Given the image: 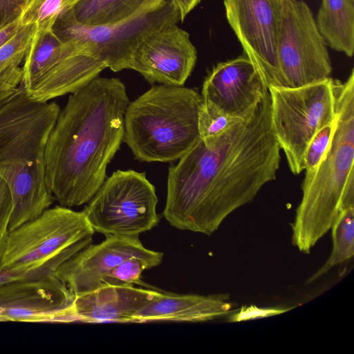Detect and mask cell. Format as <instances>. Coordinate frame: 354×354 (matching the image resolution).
I'll return each mask as SVG.
<instances>
[{
  "mask_svg": "<svg viewBox=\"0 0 354 354\" xmlns=\"http://www.w3.org/2000/svg\"><path fill=\"white\" fill-rule=\"evenodd\" d=\"M68 44L62 41L53 31L42 37L29 49L22 66L20 86L28 92L41 77L50 71L66 55Z\"/></svg>",
  "mask_w": 354,
  "mask_h": 354,
  "instance_id": "19",
  "label": "cell"
},
{
  "mask_svg": "<svg viewBox=\"0 0 354 354\" xmlns=\"http://www.w3.org/2000/svg\"><path fill=\"white\" fill-rule=\"evenodd\" d=\"M271 123L290 170H304V155L310 140L335 120L333 79L299 87H270Z\"/></svg>",
  "mask_w": 354,
  "mask_h": 354,
  "instance_id": "8",
  "label": "cell"
},
{
  "mask_svg": "<svg viewBox=\"0 0 354 354\" xmlns=\"http://www.w3.org/2000/svg\"><path fill=\"white\" fill-rule=\"evenodd\" d=\"M180 21L171 0H149L134 15L108 25L88 26L75 20L72 10L56 21L53 32L114 72L131 69L135 50L149 35Z\"/></svg>",
  "mask_w": 354,
  "mask_h": 354,
  "instance_id": "7",
  "label": "cell"
},
{
  "mask_svg": "<svg viewBox=\"0 0 354 354\" xmlns=\"http://www.w3.org/2000/svg\"><path fill=\"white\" fill-rule=\"evenodd\" d=\"M12 198L6 182L0 178V265L9 234Z\"/></svg>",
  "mask_w": 354,
  "mask_h": 354,
  "instance_id": "27",
  "label": "cell"
},
{
  "mask_svg": "<svg viewBox=\"0 0 354 354\" xmlns=\"http://www.w3.org/2000/svg\"><path fill=\"white\" fill-rule=\"evenodd\" d=\"M129 103L120 79L97 76L60 109L45 153L47 186L60 205L88 203L102 185L124 140Z\"/></svg>",
  "mask_w": 354,
  "mask_h": 354,
  "instance_id": "2",
  "label": "cell"
},
{
  "mask_svg": "<svg viewBox=\"0 0 354 354\" xmlns=\"http://www.w3.org/2000/svg\"><path fill=\"white\" fill-rule=\"evenodd\" d=\"M234 304L226 294L199 295L160 292L136 315V323L201 322L231 313Z\"/></svg>",
  "mask_w": 354,
  "mask_h": 354,
  "instance_id": "17",
  "label": "cell"
},
{
  "mask_svg": "<svg viewBox=\"0 0 354 354\" xmlns=\"http://www.w3.org/2000/svg\"><path fill=\"white\" fill-rule=\"evenodd\" d=\"M80 0H26L18 17L20 26L35 25L29 49L45 35L53 31L58 19L71 10ZM28 49V50H29Z\"/></svg>",
  "mask_w": 354,
  "mask_h": 354,
  "instance_id": "21",
  "label": "cell"
},
{
  "mask_svg": "<svg viewBox=\"0 0 354 354\" xmlns=\"http://www.w3.org/2000/svg\"><path fill=\"white\" fill-rule=\"evenodd\" d=\"M75 295L55 274L0 285V322H71Z\"/></svg>",
  "mask_w": 354,
  "mask_h": 354,
  "instance_id": "13",
  "label": "cell"
},
{
  "mask_svg": "<svg viewBox=\"0 0 354 354\" xmlns=\"http://www.w3.org/2000/svg\"><path fill=\"white\" fill-rule=\"evenodd\" d=\"M26 0H0V28L19 17Z\"/></svg>",
  "mask_w": 354,
  "mask_h": 354,
  "instance_id": "29",
  "label": "cell"
},
{
  "mask_svg": "<svg viewBox=\"0 0 354 354\" xmlns=\"http://www.w3.org/2000/svg\"><path fill=\"white\" fill-rule=\"evenodd\" d=\"M8 96V91L5 88H0V106L6 100Z\"/></svg>",
  "mask_w": 354,
  "mask_h": 354,
  "instance_id": "33",
  "label": "cell"
},
{
  "mask_svg": "<svg viewBox=\"0 0 354 354\" xmlns=\"http://www.w3.org/2000/svg\"><path fill=\"white\" fill-rule=\"evenodd\" d=\"M196 60L197 50L189 33L173 24L154 31L140 42L131 69L151 84L183 86Z\"/></svg>",
  "mask_w": 354,
  "mask_h": 354,
  "instance_id": "14",
  "label": "cell"
},
{
  "mask_svg": "<svg viewBox=\"0 0 354 354\" xmlns=\"http://www.w3.org/2000/svg\"><path fill=\"white\" fill-rule=\"evenodd\" d=\"M60 111L30 99L19 86L0 106V178L12 198L9 232L39 216L54 197L46 179V147Z\"/></svg>",
  "mask_w": 354,
  "mask_h": 354,
  "instance_id": "3",
  "label": "cell"
},
{
  "mask_svg": "<svg viewBox=\"0 0 354 354\" xmlns=\"http://www.w3.org/2000/svg\"><path fill=\"white\" fill-rule=\"evenodd\" d=\"M333 249L324 266L308 279L311 283L333 267L351 259L354 254V207L344 209L333 223Z\"/></svg>",
  "mask_w": 354,
  "mask_h": 354,
  "instance_id": "23",
  "label": "cell"
},
{
  "mask_svg": "<svg viewBox=\"0 0 354 354\" xmlns=\"http://www.w3.org/2000/svg\"><path fill=\"white\" fill-rule=\"evenodd\" d=\"M333 90L335 129L330 143L317 167L305 174L292 225V243L305 254L344 209L354 207V70L344 82L333 79Z\"/></svg>",
  "mask_w": 354,
  "mask_h": 354,
  "instance_id": "4",
  "label": "cell"
},
{
  "mask_svg": "<svg viewBox=\"0 0 354 354\" xmlns=\"http://www.w3.org/2000/svg\"><path fill=\"white\" fill-rule=\"evenodd\" d=\"M268 91L245 55L218 62L205 79L201 97L224 114L245 117Z\"/></svg>",
  "mask_w": 354,
  "mask_h": 354,
  "instance_id": "15",
  "label": "cell"
},
{
  "mask_svg": "<svg viewBox=\"0 0 354 354\" xmlns=\"http://www.w3.org/2000/svg\"><path fill=\"white\" fill-rule=\"evenodd\" d=\"M268 91L209 146L200 139L168 171L163 216L181 230L212 234L277 178L281 160Z\"/></svg>",
  "mask_w": 354,
  "mask_h": 354,
  "instance_id": "1",
  "label": "cell"
},
{
  "mask_svg": "<svg viewBox=\"0 0 354 354\" xmlns=\"http://www.w3.org/2000/svg\"><path fill=\"white\" fill-rule=\"evenodd\" d=\"M35 31V25L20 26L17 33L0 48V88H17L22 80V66Z\"/></svg>",
  "mask_w": 354,
  "mask_h": 354,
  "instance_id": "22",
  "label": "cell"
},
{
  "mask_svg": "<svg viewBox=\"0 0 354 354\" xmlns=\"http://www.w3.org/2000/svg\"><path fill=\"white\" fill-rule=\"evenodd\" d=\"M202 102L194 88L153 86L129 103L123 141L140 161L180 159L200 140L198 119Z\"/></svg>",
  "mask_w": 354,
  "mask_h": 354,
  "instance_id": "5",
  "label": "cell"
},
{
  "mask_svg": "<svg viewBox=\"0 0 354 354\" xmlns=\"http://www.w3.org/2000/svg\"><path fill=\"white\" fill-rule=\"evenodd\" d=\"M315 21L327 46L353 56L354 0H322Z\"/></svg>",
  "mask_w": 354,
  "mask_h": 354,
  "instance_id": "18",
  "label": "cell"
},
{
  "mask_svg": "<svg viewBox=\"0 0 354 354\" xmlns=\"http://www.w3.org/2000/svg\"><path fill=\"white\" fill-rule=\"evenodd\" d=\"M158 197L145 173L118 170L82 210L95 232L105 236H139L156 227Z\"/></svg>",
  "mask_w": 354,
  "mask_h": 354,
  "instance_id": "9",
  "label": "cell"
},
{
  "mask_svg": "<svg viewBox=\"0 0 354 354\" xmlns=\"http://www.w3.org/2000/svg\"><path fill=\"white\" fill-rule=\"evenodd\" d=\"M156 265L151 261L138 257H133L114 267L106 277L104 285L133 286L138 284L147 286L141 281V274Z\"/></svg>",
  "mask_w": 354,
  "mask_h": 354,
  "instance_id": "25",
  "label": "cell"
},
{
  "mask_svg": "<svg viewBox=\"0 0 354 354\" xmlns=\"http://www.w3.org/2000/svg\"><path fill=\"white\" fill-rule=\"evenodd\" d=\"M94 230L83 211L56 205L9 232L1 270L59 267L93 242Z\"/></svg>",
  "mask_w": 354,
  "mask_h": 354,
  "instance_id": "6",
  "label": "cell"
},
{
  "mask_svg": "<svg viewBox=\"0 0 354 354\" xmlns=\"http://www.w3.org/2000/svg\"><path fill=\"white\" fill-rule=\"evenodd\" d=\"M33 274L26 270H1L0 285L18 279H31Z\"/></svg>",
  "mask_w": 354,
  "mask_h": 354,
  "instance_id": "30",
  "label": "cell"
},
{
  "mask_svg": "<svg viewBox=\"0 0 354 354\" xmlns=\"http://www.w3.org/2000/svg\"><path fill=\"white\" fill-rule=\"evenodd\" d=\"M287 0H224L228 24L266 86L287 87L277 44Z\"/></svg>",
  "mask_w": 354,
  "mask_h": 354,
  "instance_id": "11",
  "label": "cell"
},
{
  "mask_svg": "<svg viewBox=\"0 0 354 354\" xmlns=\"http://www.w3.org/2000/svg\"><path fill=\"white\" fill-rule=\"evenodd\" d=\"M149 0H80L72 9L80 24L100 26L128 19Z\"/></svg>",
  "mask_w": 354,
  "mask_h": 354,
  "instance_id": "20",
  "label": "cell"
},
{
  "mask_svg": "<svg viewBox=\"0 0 354 354\" xmlns=\"http://www.w3.org/2000/svg\"><path fill=\"white\" fill-rule=\"evenodd\" d=\"M277 58L287 87H299L330 77L333 68L326 42L310 8L303 0H287Z\"/></svg>",
  "mask_w": 354,
  "mask_h": 354,
  "instance_id": "10",
  "label": "cell"
},
{
  "mask_svg": "<svg viewBox=\"0 0 354 354\" xmlns=\"http://www.w3.org/2000/svg\"><path fill=\"white\" fill-rule=\"evenodd\" d=\"M19 27L18 18H17L0 28V48L17 33Z\"/></svg>",
  "mask_w": 354,
  "mask_h": 354,
  "instance_id": "31",
  "label": "cell"
},
{
  "mask_svg": "<svg viewBox=\"0 0 354 354\" xmlns=\"http://www.w3.org/2000/svg\"><path fill=\"white\" fill-rule=\"evenodd\" d=\"M160 292L134 286L104 285L75 296L71 322L136 323V314Z\"/></svg>",
  "mask_w": 354,
  "mask_h": 354,
  "instance_id": "16",
  "label": "cell"
},
{
  "mask_svg": "<svg viewBox=\"0 0 354 354\" xmlns=\"http://www.w3.org/2000/svg\"><path fill=\"white\" fill-rule=\"evenodd\" d=\"M239 118L230 117L215 107L202 102L198 113V128L200 139L211 145Z\"/></svg>",
  "mask_w": 354,
  "mask_h": 354,
  "instance_id": "24",
  "label": "cell"
},
{
  "mask_svg": "<svg viewBox=\"0 0 354 354\" xmlns=\"http://www.w3.org/2000/svg\"><path fill=\"white\" fill-rule=\"evenodd\" d=\"M201 0H171L179 12L180 21L201 2Z\"/></svg>",
  "mask_w": 354,
  "mask_h": 354,
  "instance_id": "32",
  "label": "cell"
},
{
  "mask_svg": "<svg viewBox=\"0 0 354 354\" xmlns=\"http://www.w3.org/2000/svg\"><path fill=\"white\" fill-rule=\"evenodd\" d=\"M163 253L144 247L138 236H106L98 244H89L64 261L55 275L75 295L104 286L109 272L133 257H138L159 266Z\"/></svg>",
  "mask_w": 354,
  "mask_h": 354,
  "instance_id": "12",
  "label": "cell"
},
{
  "mask_svg": "<svg viewBox=\"0 0 354 354\" xmlns=\"http://www.w3.org/2000/svg\"><path fill=\"white\" fill-rule=\"evenodd\" d=\"M335 129V120L319 129L313 136L304 155L306 174L313 172L326 153Z\"/></svg>",
  "mask_w": 354,
  "mask_h": 354,
  "instance_id": "26",
  "label": "cell"
},
{
  "mask_svg": "<svg viewBox=\"0 0 354 354\" xmlns=\"http://www.w3.org/2000/svg\"><path fill=\"white\" fill-rule=\"evenodd\" d=\"M289 310L281 308H259L255 305L245 306L233 313L228 318L229 322H240L263 317L275 316Z\"/></svg>",
  "mask_w": 354,
  "mask_h": 354,
  "instance_id": "28",
  "label": "cell"
}]
</instances>
